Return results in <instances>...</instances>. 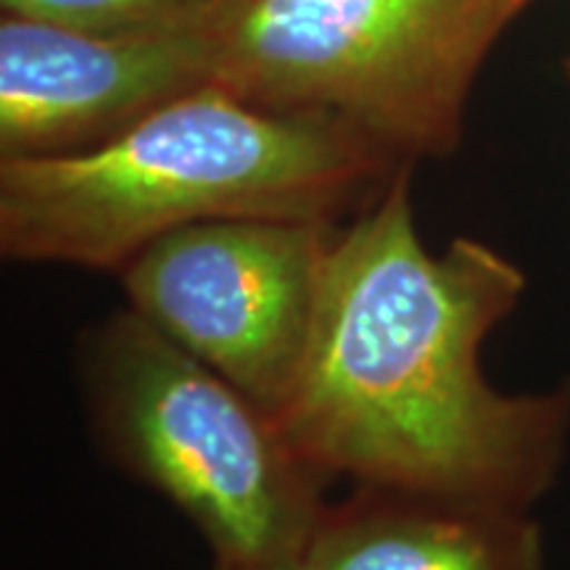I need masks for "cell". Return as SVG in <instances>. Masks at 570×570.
I'll list each match as a JSON object with an SVG mask.
<instances>
[{
    "label": "cell",
    "instance_id": "obj_3",
    "mask_svg": "<svg viewBox=\"0 0 570 570\" xmlns=\"http://www.w3.org/2000/svg\"><path fill=\"white\" fill-rule=\"evenodd\" d=\"M531 0H219L202 19L212 82L309 111L415 164L458 151L475 77Z\"/></svg>",
    "mask_w": 570,
    "mask_h": 570
},
{
    "label": "cell",
    "instance_id": "obj_6",
    "mask_svg": "<svg viewBox=\"0 0 570 570\" xmlns=\"http://www.w3.org/2000/svg\"><path fill=\"white\" fill-rule=\"evenodd\" d=\"M209 82L202 21L98 35L3 13L0 161L88 151Z\"/></svg>",
    "mask_w": 570,
    "mask_h": 570
},
{
    "label": "cell",
    "instance_id": "obj_10",
    "mask_svg": "<svg viewBox=\"0 0 570 570\" xmlns=\"http://www.w3.org/2000/svg\"><path fill=\"white\" fill-rule=\"evenodd\" d=\"M566 69H568V77H570V56H568V61H566Z\"/></svg>",
    "mask_w": 570,
    "mask_h": 570
},
{
    "label": "cell",
    "instance_id": "obj_1",
    "mask_svg": "<svg viewBox=\"0 0 570 570\" xmlns=\"http://www.w3.org/2000/svg\"><path fill=\"white\" fill-rule=\"evenodd\" d=\"M525 291L515 262L475 238L431 254L402 164L333 240L315 333L275 412L325 479L529 510L552 487L570 389L502 394L481 348Z\"/></svg>",
    "mask_w": 570,
    "mask_h": 570
},
{
    "label": "cell",
    "instance_id": "obj_5",
    "mask_svg": "<svg viewBox=\"0 0 570 570\" xmlns=\"http://www.w3.org/2000/svg\"><path fill=\"white\" fill-rule=\"evenodd\" d=\"M341 223L214 219L119 269L127 309L275 415L315 333Z\"/></svg>",
    "mask_w": 570,
    "mask_h": 570
},
{
    "label": "cell",
    "instance_id": "obj_2",
    "mask_svg": "<svg viewBox=\"0 0 570 570\" xmlns=\"http://www.w3.org/2000/svg\"><path fill=\"white\" fill-rule=\"evenodd\" d=\"M402 164L338 119L209 82L88 151L0 161V248L119 273L161 235L214 219L338 223Z\"/></svg>",
    "mask_w": 570,
    "mask_h": 570
},
{
    "label": "cell",
    "instance_id": "obj_4",
    "mask_svg": "<svg viewBox=\"0 0 570 570\" xmlns=\"http://www.w3.org/2000/svg\"><path fill=\"white\" fill-rule=\"evenodd\" d=\"M106 454L175 504L217 566L298 562L325 512V475L246 391L122 309L77 352Z\"/></svg>",
    "mask_w": 570,
    "mask_h": 570
},
{
    "label": "cell",
    "instance_id": "obj_9",
    "mask_svg": "<svg viewBox=\"0 0 570 570\" xmlns=\"http://www.w3.org/2000/svg\"><path fill=\"white\" fill-rule=\"evenodd\" d=\"M214 570H298V562H277V566H214Z\"/></svg>",
    "mask_w": 570,
    "mask_h": 570
},
{
    "label": "cell",
    "instance_id": "obj_7",
    "mask_svg": "<svg viewBox=\"0 0 570 570\" xmlns=\"http://www.w3.org/2000/svg\"><path fill=\"white\" fill-rule=\"evenodd\" d=\"M298 570H544L529 510L356 487L327 504Z\"/></svg>",
    "mask_w": 570,
    "mask_h": 570
},
{
    "label": "cell",
    "instance_id": "obj_8",
    "mask_svg": "<svg viewBox=\"0 0 570 570\" xmlns=\"http://www.w3.org/2000/svg\"><path fill=\"white\" fill-rule=\"evenodd\" d=\"M219 0H0L3 13L69 30L138 35L198 24Z\"/></svg>",
    "mask_w": 570,
    "mask_h": 570
}]
</instances>
